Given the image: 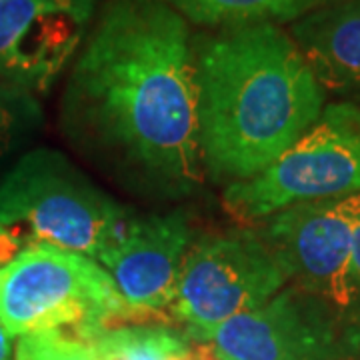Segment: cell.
<instances>
[{"label":"cell","mask_w":360,"mask_h":360,"mask_svg":"<svg viewBox=\"0 0 360 360\" xmlns=\"http://www.w3.org/2000/svg\"><path fill=\"white\" fill-rule=\"evenodd\" d=\"M63 124L70 141L155 193L198 188L206 170L193 26L162 0H104L70 65Z\"/></svg>","instance_id":"1"},{"label":"cell","mask_w":360,"mask_h":360,"mask_svg":"<svg viewBox=\"0 0 360 360\" xmlns=\"http://www.w3.org/2000/svg\"><path fill=\"white\" fill-rule=\"evenodd\" d=\"M196 120L205 170L243 182L276 162L326 106L284 26L194 32Z\"/></svg>","instance_id":"2"},{"label":"cell","mask_w":360,"mask_h":360,"mask_svg":"<svg viewBox=\"0 0 360 360\" xmlns=\"http://www.w3.org/2000/svg\"><path fill=\"white\" fill-rule=\"evenodd\" d=\"M132 219L60 153L32 150L0 182V266L37 246L101 262Z\"/></svg>","instance_id":"3"},{"label":"cell","mask_w":360,"mask_h":360,"mask_svg":"<svg viewBox=\"0 0 360 360\" xmlns=\"http://www.w3.org/2000/svg\"><path fill=\"white\" fill-rule=\"evenodd\" d=\"M0 324L11 338L40 330L90 338L134 322L112 276L96 260L37 246L0 266Z\"/></svg>","instance_id":"4"},{"label":"cell","mask_w":360,"mask_h":360,"mask_svg":"<svg viewBox=\"0 0 360 360\" xmlns=\"http://www.w3.org/2000/svg\"><path fill=\"white\" fill-rule=\"evenodd\" d=\"M360 193V103L326 104L321 116L276 162L252 179L232 182L224 206L234 219H269L309 200Z\"/></svg>","instance_id":"5"},{"label":"cell","mask_w":360,"mask_h":360,"mask_svg":"<svg viewBox=\"0 0 360 360\" xmlns=\"http://www.w3.org/2000/svg\"><path fill=\"white\" fill-rule=\"evenodd\" d=\"M288 274L257 232L210 236L191 246L180 270L172 312L188 338L262 307L281 292Z\"/></svg>","instance_id":"6"},{"label":"cell","mask_w":360,"mask_h":360,"mask_svg":"<svg viewBox=\"0 0 360 360\" xmlns=\"http://www.w3.org/2000/svg\"><path fill=\"white\" fill-rule=\"evenodd\" d=\"M229 360H345L360 347V322L295 284L262 307L194 335Z\"/></svg>","instance_id":"7"},{"label":"cell","mask_w":360,"mask_h":360,"mask_svg":"<svg viewBox=\"0 0 360 360\" xmlns=\"http://www.w3.org/2000/svg\"><path fill=\"white\" fill-rule=\"evenodd\" d=\"M359 194L283 208L270 214L262 232L286 270L288 284L356 322L360 310L352 278V240Z\"/></svg>","instance_id":"8"},{"label":"cell","mask_w":360,"mask_h":360,"mask_svg":"<svg viewBox=\"0 0 360 360\" xmlns=\"http://www.w3.org/2000/svg\"><path fill=\"white\" fill-rule=\"evenodd\" d=\"M104 0H0V80L44 94L89 37Z\"/></svg>","instance_id":"9"},{"label":"cell","mask_w":360,"mask_h":360,"mask_svg":"<svg viewBox=\"0 0 360 360\" xmlns=\"http://www.w3.org/2000/svg\"><path fill=\"white\" fill-rule=\"evenodd\" d=\"M193 246V231L182 212L134 217L103 258L134 324L168 321L176 298L180 270Z\"/></svg>","instance_id":"10"},{"label":"cell","mask_w":360,"mask_h":360,"mask_svg":"<svg viewBox=\"0 0 360 360\" xmlns=\"http://www.w3.org/2000/svg\"><path fill=\"white\" fill-rule=\"evenodd\" d=\"M286 32L326 94L360 96V0H333Z\"/></svg>","instance_id":"11"},{"label":"cell","mask_w":360,"mask_h":360,"mask_svg":"<svg viewBox=\"0 0 360 360\" xmlns=\"http://www.w3.org/2000/svg\"><path fill=\"white\" fill-rule=\"evenodd\" d=\"M200 30L229 26H288L333 0H162Z\"/></svg>","instance_id":"12"},{"label":"cell","mask_w":360,"mask_h":360,"mask_svg":"<svg viewBox=\"0 0 360 360\" xmlns=\"http://www.w3.org/2000/svg\"><path fill=\"white\" fill-rule=\"evenodd\" d=\"M104 360H168L191 348L188 336L167 326L129 324L84 338Z\"/></svg>","instance_id":"13"},{"label":"cell","mask_w":360,"mask_h":360,"mask_svg":"<svg viewBox=\"0 0 360 360\" xmlns=\"http://www.w3.org/2000/svg\"><path fill=\"white\" fill-rule=\"evenodd\" d=\"M44 112L37 94L0 80V156L13 153L42 127Z\"/></svg>","instance_id":"14"},{"label":"cell","mask_w":360,"mask_h":360,"mask_svg":"<svg viewBox=\"0 0 360 360\" xmlns=\"http://www.w3.org/2000/svg\"><path fill=\"white\" fill-rule=\"evenodd\" d=\"M14 360H104L89 340L63 330L18 336Z\"/></svg>","instance_id":"15"},{"label":"cell","mask_w":360,"mask_h":360,"mask_svg":"<svg viewBox=\"0 0 360 360\" xmlns=\"http://www.w3.org/2000/svg\"><path fill=\"white\" fill-rule=\"evenodd\" d=\"M352 278L356 288L360 310V194H359V210H356V222H354V240H352Z\"/></svg>","instance_id":"16"},{"label":"cell","mask_w":360,"mask_h":360,"mask_svg":"<svg viewBox=\"0 0 360 360\" xmlns=\"http://www.w3.org/2000/svg\"><path fill=\"white\" fill-rule=\"evenodd\" d=\"M168 360H220L219 352L206 342H198L196 347H191L186 352L176 354Z\"/></svg>","instance_id":"17"},{"label":"cell","mask_w":360,"mask_h":360,"mask_svg":"<svg viewBox=\"0 0 360 360\" xmlns=\"http://www.w3.org/2000/svg\"><path fill=\"white\" fill-rule=\"evenodd\" d=\"M0 360H11V336L0 324Z\"/></svg>","instance_id":"18"},{"label":"cell","mask_w":360,"mask_h":360,"mask_svg":"<svg viewBox=\"0 0 360 360\" xmlns=\"http://www.w3.org/2000/svg\"><path fill=\"white\" fill-rule=\"evenodd\" d=\"M219 356H220V354H219ZM220 360H229V359H222V356H220Z\"/></svg>","instance_id":"19"}]
</instances>
